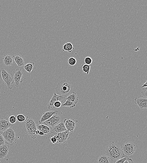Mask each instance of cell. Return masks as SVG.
Segmentation results:
<instances>
[{"label":"cell","mask_w":147,"mask_h":163,"mask_svg":"<svg viewBox=\"0 0 147 163\" xmlns=\"http://www.w3.org/2000/svg\"><path fill=\"white\" fill-rule=\"evenodd\" d=\"M105 153L106 155L114 162L120 159L123 154L119 145L113 142L107 146Z\"/></svg>","instance_id":"6da1fadb"},{"label":"cell","mask_w":147,"mask_h":163,"mask_svg":"<svg viewBox=\"0 0 147 163\" xmlns=\"http://www.w3.org/2000/svg\"><path fill=\"white\" fill-rule=\"evenodd\" d=\"M72 88L71 83L64 79L58 83L55 90L57 94L62 96L66 98L70 94Z\"/></svg>","instance_id":"7a4b0ae2"},{"label":"cell","mask_w":147,"mask_h":163,"mask_svg":"<svg viewBox=\"0 0 147 163\" xmlns=\"http://www.w3.org/2000/svg\"><path fill=\"white\" fill-rule=\"evenodd\" d=\"M0 79L4 83L8 89H13L14 83L13 74L8 72L4 68L0 70Z\"/></svg>","instance_id":"3957f363"},{"label":"cell","mask_w":147,"mask_h":163,"mask_svg":"<svg viewBox=\"0 0 147 163\" xmlns=\"http://www.w3.org/2000/svg\"><path fill=\"white\" fill-rule=\"evenodd\" d=\"M2 135L4 139L5 144L9 146H12L16 141V130L13 128H10L4 132Z\"/></svg>","instance_id":"277c9868"},{"label":"cell","mask_w":147,"mask_h":163,"mask_svg":"<svg viewBox=\"0 0 147 163\" xmlns=\"http://www.w3.org/2000/svg\"><path fill=\"white\" fill-rule=\"evenodd\" d=\"M26 132L33 139H35L37 135L36 134V131L37 129L35 121L32 118L29 117L25 122Z\"/></svg>","instance_id":"5b68a950"},{"label":"cell","mask_w":147,"mask_h":163,"mask_svg":"<svg viewBox=\"0 0 147 163\" xmlns=\"http://www.w3.org/2000/svg\"><path fill=\"white\" fill-rule=\"evenodd\" d=\"M122 151L126 156H129L134 153L136 150L135 145L131 142L125 143L122 147Z\"/></svg>","instance_id":"8992f818"},{"label":"cell","mask_w":147,"mask_h":163,"mask_svg":"<svg viewBox=\"0 0 147 163\" xmlns=\"http://www.w3.org/2000/svg\"><path fill=\"white\" fill-rule=\"evenodd\" d=\"M70 133L66 130L54 136L57 139V143L59 144L65 143L70 138Z\"/></svg>","instance_id":"52a82bcc"},{"label":"cell","mask_w":147,"mask_h":163,"mask_svg":"<svg viewBox=\"0 0 147 163\" xmlns=\"http://www.w3.org/2000/svg\"><path fill=\"white\" fill-rule=\"evenodd\" d=\"M61 117L55 114L42 123L52 128L61 122Z\"/></svg>","instance_id":"ba28073f"},{"label":"cell","mask_w":147,"mask_h":163,"mask_svg":"<svg viewBox=\"0 0 147 163\" xmlns=\"http://www.w3.org/2000/svg\"><path fill=\"white\" fill-rule=\"evenodd\" d=\"M78 120L70 119H65L64 123L67 131L70 133H72L77 125Z\"/></svg>","instance_id":"9c48e42d"},{"label":"cell","mask_w":147,"mask_h":163,"mask_svg":"<svg viewBox=\"0 0 147 163\" xmlns=\"http://www.w3.org/2000/svg\"><path fill=\"white\" fill-rule=\"evenodd\" d=\"M134 103L138 105L140 109H146L147 107V98L140 95L134 99Z\"/></svg>","instance_id":"30bf717a"},{"label":"cell","mask_w":147,"mask_h":163,"mask_svg":"<svg viewBox=\"0 0 147 163\" xmlns=\"http://www.w3.org/2000/svg\"><path fill=\"white\" fill-rule=\"evenodd\" d=\"M23 73L21 69H17L16 70L14 76V80L15 86L17 88L19 87L20 83L23 81Z\"/></svg>","instance_id":"8fae6325"},{"label":"cell","mask_w":147,"mask_h":163,"mask_svg":"<svg viewBox=\"0 0 147 163\" xmlns=\"http://www.w3.org/2000/svg\"><path fill=\"white\" fill-rule=\"evenodd\" d=\"M66 130L64 123L62 122L52 128L51 133L57 135Z\"/></svg>","instance_id":"7c38bea8"},{"label":"cell","mask_w":147,"mask_h":163,"mask_svg":"<svg viewBox=\"0 0 147 163\" xmlns=\"http://www.w3.org/2000/svg\"><path fill=\"white\" fill-rule=\"evenodd\" d=\"M65 99V98L64 97L54 93L50 101L49 102L48 105L47 106L48 109L50 110L53 107L54 108V104L55 102L57 101H59L62 103Z\"/></svg>","instance_id":"4fadbf2b"},{"label":"cell","mask_w":147,"mask_h":163,"mask_svg":"<svg viewBox=\"0 0 147 163\" xmlns=\"http://www.w3.org/2000/svg\"><path fill=\"white\" fill-rule=\"evenodd\" d=\"M13 124L7 120L2 119H0V133H3L10 128L12 127Z\"/></svg>","instance_id":"5bb4252c"},{"label":"cell","mask_w":147,"mask_h":163,"mask_svg":"<svg viewBox=\"0 0 147 163\" xmlns=\"http://www.w3.org/2000/svg\"><path fill=\"white\" fill-rule=\"evenodd\" d=\"M58 113V111L57 110L49 111L44 113L39 121V124L45 122L55 114H57Z\"/></svg>","instance_id":"9a60e30c"},{"label":"cell","mask_w":147,"mask_h":163,"mask_svg":"<svg viewBox=\"0 0 147 163\" xmlns=\"http://www.w3.org/2000/svg\"><path fill=\"white\" fill-rule=\"evenodd\" d=\"M10 149V146L5 144L0 146V159H1L6 157L8 154Z\"/></svg>","instance_id":"2e32d148"},{"label":"cell","mask_w":147,"mask_h":163,"mask_svg":"<svg viewBox=\"0 0 147 163\" xmlns=\"http://www.w3.org/2000/svg\"><path fill=\"white\" fill-rule=\"evenodd\" d=\"M3 63L6 67H9L13 64V58L10 54L4 55L3 57Z\"/></svg>","instance_id":"e0dca14e"},{"label":"cell","mask_w":147,"mask_h":163,"mask_svg":"<svg viewBox=\"0 0 147 163\" xmlns=\"http://www.w3.org/2000/svg\"><path fill=\"white\" fill-rule=\"evenodd\" d=\"M37 128L40 131L43 132L45 135L51 132L52 127L43 124H41L36 125Z\"/></svg>","instance_id":"ac0fdd59"},{"label":"cell","mask_w":147,"mask_h":163,"mask_svg":"<svg viewBox=\"0 0 147 163\" xmlns=\"http://www.w3.org/2000/svg\"><path fill=\"white\" fill-rule=\"evenodd\" d=\"M13 57L18 67H21L24 65V59L21 55L17 54Z\"/></svg>","instance_id":"d6986e66"},{"label":"cell","mask_w":147,"mask_h":163,"mask_svg":"<svg viewBox=\"0 0 147 163\" xmlns=\"http://www.w3.org/2000/svg\"><path fill=\"white\" fill-rule=\"evenodd\" d=\"M65 99L66 100H69L76 105L78 101V97L76 93L73 92L72 94H70Z\"/></svg>","instance_id":"ffe728a7"},{"label":"cell","mask_w":147,"mask_h":163,"mask_svg":"<svg viewBox=\"0 0 147 163\" xmlns=\"http://www.w3.org/2000/svg\"><path fill=\"white\" fill-rule=\"evenodd\" d=\"M74 49L73 45L70 43H66L63 46L62 50L63 51H66L71 53Z\"/></svg>","instance_id":"44dd1931"},{"label":"cell","mask_w":147,"mask_h":163,"mask_svg":"<svg viewBox=\"0 0 147 163\" xmlns=\"http://www.w3.org/2000/svg\"><path fill=\"white\" fill-rule=\"evenodd\" d=\"M111 159L106 155H103L98 159L97 163H111Z\"/></svg>","instance_id":"7402d4cb"},{"label":"cell","mask_w":147,"mask_h":163,"mask_svg":"<svg viewBox=\"0 0 147 163\" xmlns=\"http://www.w3.org/2000/svg\"><path fill=\"white\" fill-rule=\"evenodd\" d=\"M34 62H30L24 65V68L29 73H30L33 70L34 66Z\"/></svg>","instance_id":"603a6c76"},{"label":"cell","mask_w":147,"mask_h":163,"mask_svg":"<svg viewBox=\"0 0 147 163\" xmlns=\"http://www.w3.org/2000/svg\"><path fill=\"white\" fill-rule=\"evenodd\" d=\"M16 117L18 121L21 122H26L29 118L28 117L24 114H19V115H17Z\"/></svg>","instance_id":"cb8c5ba5"},{"label":"cell","mask_w":147,"mask_h":163,"mask_svg":"<svg viewBox=\"0 0 147 163\" xmlns=\"http://www.w3.org/2000/svg\"><path fill=\"white\" fill-rule=\"evenodd\" d=\"M76 105L72 102L68 100H66L65 103L62 106L65 107H68L70 108H73L75 107Z\"/></svg>","instance_id":"d4e9b609"},{"label":"cell","mask_w":147,"mask_h":163,"mask_svg":"<svg viewBox=\"0 0 147 163\" xmlns=\"http://www.w3.org/2000/svg\"><path fill=\"white\" fill-rule=\"evenodd\" d=\"M91 66L90 65H88L86 64L82 65V66L83 71L86 73L87 75L89 74Z\"/></svg>","instance_id":"484cf974"},{"label":"cell","mask_w":147,"mask_h":163,"mask_svg":"<svg viewBox=\"0 0 147 163\" xmlns=\"http://www.w3.org/2000/svg\"><path fill=\"white\" fill-rule=\"evenodd\" d=\"M68 63L71 66H74L77 63V60L73 57H70L68 60Z\"/></svg>","instance_id":"4316f807"},{"label":"cell","mask_w":147,"mask_h":163,"mask_svg":"<svg viewBox=\"0 0 147 163\" xmlns=\"http://www.w3.org/2000/svg\"><path fill=\"white\" fill-rule=\"evenodd\" d=\"M127 157L126 156L123 154L122 157L119 160L115 162V163H124L126 161Z\"/></svg>","instance_id":"83f0119b"},{"label":"cell","mask_w":147,"mask_h":163,"mask_svg":"<svg viewBox=\"0 0 147 163\" xmlns=\"http://www.w3.org/2000/svg\"><path fill=\"white\" fill-rule=\"evenodd\" d=\"M93 62V60L89 57H86L84 59V62L86 64L90 65Z\"/></svg>","instance_id":"f1b7e54d"},{"label":"cell","mask_w":147,"mask_h":163,"mask_svg":"<svg viewBox=\"0 0 147 163\" xmlns=\"http://www.w3.org/2000/svg\"><path fill=\"white\" fill-rule=\"evenodd\" d=\"M9 122L11 124L13 125L16 122L17 119L16 117L14 116H12L9 118Z\"/></svg>","instance_id":"f546056e"},{"label":"cell","mask_w":147,"mask_h":163,"mask_svg":"<svg viewBox=\"0 0 147 163\" xmlns=\"http://www.w3.org/2000/svg\"><path fill=\"white\" fill-rule=\"evenodd\" d=\"M5 144V141L2 134L0 133V146H2Z\"/></svg>","instance_id":"4dcf8cb0"},{"label":"cell","mask_w":147,"mask_h":163,"mask_svg":"<svg viewBox=\"0 0 147 163\" xmlns=\"http://www.w3.org/2000/svg\"><path fill=\"white\" fill-rule=\"evenodd\" d=\"M62 106V103L59 101H57L55 103L54 106L56 108H59Z\"/></svg>","instance_id":"1f68e13d"},{"label":"cell","mask_w":147,"mask_h":163,"mask_svg":"<svg viewBox=\"0 0 147 163\" xmlns=\"http://www.w3.org/2000/svg\"><path fill=\"white\" fill-rule=\"evenodd\" d=\"M50 140L52 142L55 144H56L57 143V139L54 136H51V137H49Z\"/></svg>","instance_id":"d6a6232c"},{"label":"cell","mask_w":147,"mask_h":163,"mask_svg":"<svg viewBox=\"0 0 147 163\" xmlns=\"http://www.w3.org/2000/svg\"><path fill=\"white\" fill-rule=\"evenodd\" d=\"M124 163H134V162L132 159L128 157Z\"/></svg>","instance_id":"836d02e7"},{"label":"cell","mask_w":147,"mask_h":163,"mask_svg":"<svg viewBox=\"0 0 147 163\" xmlns=\"http://www.w3.org/2000/svg\"><path fill=\"white\" fill-rule=\"evenodd\" d=\"M147 82H146L145 83H143V86H142L141 88H143L144 87L147 88Z\"/></svg>","instance_id":"e575fe53"},{"label":"cell","mask_w":147,"mask_h":163,"mask_svg":"<svg viewBox=\"0 0 147 163\" xmlns=\"http://www.w3.org/2000/svg\"><path fill=\"white\" fill-rule=\"evenodd\" d=\"M39 135L40 136H44L45 135V134L43 132L40 131Z\"/></svg>","instance_id":"d590c367"},{"label":"cell","mask_w":147,"mask_h":163,"mask_svg":"<svg viewBox=\"0 0 147 163\" xmlns=\"http://www.w3.org/2000/svg\"><path fill=\"white\" fill-rule=\"evenodd\" d=\"M39 132H40V131L38 130H37L35 132L37 136L38 135H39Z\"/></svg>","instance_id":"8d00e7d4"},{"label":"cell","mask_w":147,"mask_h":163,"mask_svg":"<svg viewBox=\"0 0 147 163\" xmlns=\"http://www.w3.org/2000/svg\"><path fill=\"white\" fill-rule=\"evenodd\" d=\"M0 163H1V160H0Z\"/></svg>","instance_id":"74e56055"},{"label":"cell","mask_w":147,"mask_h":163,"mask_svg":"<svg viewBox=\"0 0 147 163\" xmlns=\"http://www.w3.org/2000/svg\"><path fill=\"white\" fill-rule=\"evenodd\" d=\"M0 93H1V92H0Z\"/></svg>","instance_id":"f35d334b"}]
</instances>
